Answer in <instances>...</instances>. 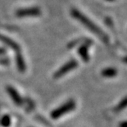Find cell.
<instances>
[{
    "label": "cell",
    "mask_w": 127,
    "mask_h": 127,
    "mask_svg": "<svg viewBox=\"0 0 127 127\" xmlns=\"http://www.w3.org/2000/svg\"><path fill=\"white\" fill-rule=\"evenodd\" d=\"M71 13L73 17L75 18V19L78 20L79 21H80V23L85 26V27H87L90 31L97 34L99 37H101V38L102 39L104 38V34L101 31V30H100L95 24H94L93 21L89 19L85 15H84L83 13H81L80 11H78L75 8H72L71 10Z\"/></svg>",
    "instance_id": "1"
},
{
    "label": "cell",
    "mask_w": 127,
    "mask_h": 127,
    "mask_svg": "<svg viewBox=\"0 0 127 127\" xmlns=\"http://www.w3.org/2000/svg\"><path fill=\"white\" fill-rule=\"evenodd\" d=\"M75 108V102L73 99L69 100L67 101L66 103L62 105L61 107H59L57 109L53 110L50 114V117L53 120H56V119H58L62 117L63 116H64L65 114L68 113L70 112H71Z\"/></svg>",
    "instance_id": "2"
},
{
    "label": "cell",
    "mask_w": 127,
    "mask_h": 127,
    "mask_svg": "<svg viewBox=\"0 0 127 127\" xmlns=\"http://www.w3.org/2000/svg\"><path fill=\"white\" fill-rule=\"evenodd\" d=\"M78 66V62L75 59H72L71 60H69L66 64H65L64 65H63L58 70H57L55 72L53 77L55 78H59L64 76L65 74L69 73L70 71H71L74 69H75Z\"/></svg>",
    "instance_id": "3"
},
{
    "label": "cell",
    "mask_w": 127,
    "mask_h": 127,
    "mask_svg": "<svg viewBox=\"0 0 127 127\" xmlns=\"http://www.w3.org/2000/svg\"><path fill=\"white\" fill-rule=\"evenodd\" d=\"M16 16L17 17H38L41 14V10L39 7H32L26 8L19 9L16 12Z\"/></svg>",
    "instance_id": "4"
},
{
    "label": "cell",
    "mask_w": 127,
    "mask_h": 127,
    "mask_svg": "<svg viewBox=\"0 0 127 127\" xmlns=\"http://www.w3.org/2000/svg\"><path fill=\"white\" fill-rule=\"evenodd\" d=\"M7 91L8 93L9 96L11 97V98L13 100V102H15V104H17V106H21L23 104V100L21 98V97L20 96V94L18 93V92L13 87L11 86H7Z\"/></svg>",
    "instance_id": "5"
},
{
    "label": "cell",
    "mask_w": 127,
    "mask_h": 127,
    "mask_svg": "<svg viewBox=\"0 0 127 127\" xmlns=\"http://www.w3.org/2000/svg\"><path fill=\"white\" fill-rule=\"evenodd\" d=\"M91 44V41L90 40H86L85 42H83L82 45L80 46V49L78 50L80 56L81 57V59L84 61H88L90 57H89V54H88V46Z\"/></svg>",
    "instance_id": "6"
},
{
    "label": "cell",
    "mask_w": 127,
    "mask_h": 127,
    "mask_svg": "<svg viewBox=\"0 0 127 127\" xmlns=\"http://www.w3.org/2000/svg\"><path fill=\"white\" fill-rule=\"evenodd\" d=\"M0 40L2 41V43L6 44L7 46L11 47L12 50L17 51V52H20V45H19L17 43H16L13 40L10 39L9 37H7L3 36V35L0 34Z\"/></svg>",
    "instance_id": "7"
},
{
    "label": "cell",
    "mask_w": 127,
    "mask_h": 127,
    "mask_svg": "<svg viewBox=\"0 0 127 127\" xmlns=\"http://www.w3.org/2000/svg\"><path fill=\"white\" fill-rule=\"evenodd\" d=\"M16 64H17L18 70L21 73L26 72V63H25V60H24L22 55H21L20 52H17V55H16Z\"/></svg>",
    "instance_id": "8"
},
{
    "label": "cell",
    "mask_w": 127,
    "mask_h": 127,
    "mask_svg": "<svg viewBox=\"0 0 127 127\" xmlns=\"http://www.w3.org/2000/svg\"><path fill=\"white\" fill-rule=\"evenodd\" d=\"M0 124L2 127H9L11 126V117L8 115H4L0 120Z\"/></svg>",
    "instance_id": "9"
},
{
    "label": "cell",
    "mask_w": 127,
    "mask_h": 127,
    "mask_svg": "<svg viewBox=\"0 0 127 127\" xmlns=\"http://www.w3.org/2000/svg\"><path fill=\"white\" fill-rule=\"evenodd\" d=\"M115 74H116V71L112 69H105L102 72V76H105V77H112V76H114Z\"/></svg>",
    "instance_id": "10"
},
{
    "label": "cell",
    "mask_w": 127,
    "mask_h": 127,
    "mask_svg": "<svg viewBox=\"0 0 127 127\" xmlns=\"http://www.w3.org/2000/svg\"><path fill=\"white\" fill-rule=\"evenodd\" d=\"M0 63L1 64H9V59L5 58L3 59H0Z\"/></svg>",
    "instance_id": "11"
},
{
    "label": "cell",
    "mask_w": 127,
    "mask_h": 127,
    "mask_svg": "<svg viewBox=\"0 0 127 127\" xmlns=\"http://www.w3.org/2000/svg\"><path fill=\"white\" fill-rule=\"evenodd\" d=\"M5 53H6V50L0 48V55H3V54H5Z\"/></svg>",
    "instance_id": "12"
},
{
    "label": "cell",
    "mask_w": 127,
    "mask_h": 127,
    "mask_svg": "<svg viewBox=\"0 0 127 127\" xmlns=\"http://www.w3.org/2000/svg\"><path fill=\"white\" fill-rule=\"evenodd\" d=\"M120 127H127V122H124L122 124H121Z\"/></svg>",
    "instance_id": "13"
}]
</instances>
